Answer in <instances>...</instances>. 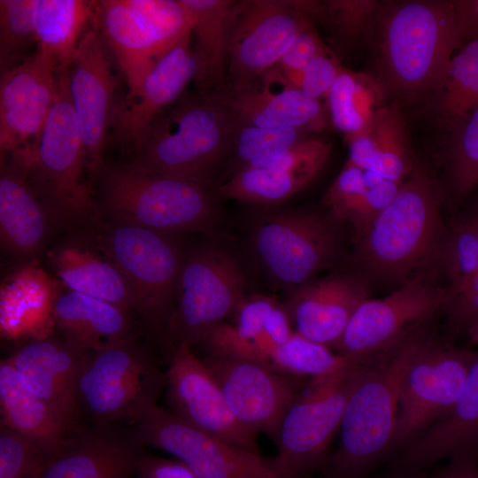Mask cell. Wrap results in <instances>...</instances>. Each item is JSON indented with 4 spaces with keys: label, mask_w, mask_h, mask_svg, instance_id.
Returning <instances> with one entry per match:
<instances>
[{
    "label": "cell",
    "mask_w": 478,
    "mask_h": 478,
    "mask_svg": "<svg viewBox=\"0 0 478 478\" xmlns=\"http://www.w3.org/2000/svg\"><path fill=\"white\" fill-rule=\"evenodd\" d=\"M238 126L323 131L328 116L320 99L292 85L277 67L237 92H218Z\"/></svg>",
    "instance_id": "obj_20"
},
{
    "label": "cell",
    "mask_w": 478,
    "mask_h": 478,
    "mask_svg": "<svg viewBox=\"0 0 478 478\" xmlns=\"http://www.w3.org/2000/svg\"><path fill=\"white\" fill-rule=\"evenodd\" d=\"M133 478H197L182 461L165 459L143 452Z\"/></svg>",
    "instance_id": "obj_51"
},
{
    "label": "cell",
    "mask_w": 478,
    "mask_h": 478,
    "mask_svg": "<svg viewBox=\"0 0 478 478\" xmlns=\"http://www.w3.org/2000/svg\"><path fill=\"white\" fill-rule=\"evenodd\" d=\"M478 104V40L462 45L449 61L443 78L425 103L447 134Z\"/></svg>",
    "instance_id": "obj_36"
},
{
    "label": "cell",
    "mask_w": 478,
    "mask_h": 478,
    "mask_svg": "<svg viewBox=\"0 0 478 478\" xmlns=\"http://www.w3.org/2000/svg\"><path fill=\"white\" fill-rule=\"evenodd\" d=\"M355 358L340 370L312 378L287 411L279 428L274 457L291 478H312L329 458L349 398L374 355Z\"/></svg>",
    "instance_id": "obj_8"
},
{
    "label": "cell",
    "mask_w": 478,
    "mask_h": 478,
    "mask_svg": "<svg viewBox=\"0 0 478 478\" xmlns=\"http://www.w3.org/2000/svg\"><path fill=\"white\" fill-rule=\"evenodd\" d=\"M368 298L362 277L337 273L301 284L284 306L296 332L333 348L358 306Z\"/></svg>",
    "instance_id": "obj_24"
},
{
    "label": "cell",
    "mask_w": 478,
    "mask_h": 478,
    "mask_svg": "<svg viewBox=\"0 0 478 478\" xmlns=\"http://www.w3.org/2000/svg\"><path fill=\"white\" fill-rule=\"evenodd\" d=\"M333 50L320 54L298 70L282 71L288 81L305 94L320 99L328 95L343 70Z\"/></svg>",
    "instance_id": "obj_47"
},
{
    "label": "cell",
    "mask_w": 478,
    "mask_h": 478,
    "mask_svg": "<svg viewBox=\"0 0 478 478\" xmlns=\"http://www.w3.org/2000/svg\"><path fill=\"white\" fill-rule=\"evenodd\" d=\"M191 35L166 53L144 78L137 94L114 110L112 124L116 137L134 149L159 115L194 81L197 66Z\"/></svg>",
    "instance_id": "obj_26"
},
{
    "label": "cell",
    "mask_w": 478,
    "mask_h": 478,
    "mask_svg": "<svg viewBox=\"0 0 478 478\" xmlns=\"http://www.w3.org/2000/svg\"><path fill=\"white\" fill-rule=\"evenodd\" d=\"M96 180L97 211L112 221L172 235L209 233L219 222V197L209 186L107 162Z\"/></svg>",
    "instance_id": "obj_5"
},
{
    "label": "cell",
    "mask_w": 478,
    "mask_h": 478,
    "mask_svg": "<svg viewBox=\"0 0 478 478\" xmlns=\"http://www.w3.org/2000/svg\"><path fill=\"white\" fill-rule=\"evenodd\" d=\"M165 55L191 35L179 0H125Z\"/></svg>",
    "instance_id": "obj_45"
},
{
    "label": "cell",
    "mask_w": 478,
    "mask_h": 478,
    "mask_svg": "<svg viewBox=\"0 0 478 478\" xmlns=\"http://www.w3.org/2000/svg\"><path fill=\"white\" fill-rule=\"evenodd\" d=\"M442 309L454 333L466 331L478 322V272L462 284L447 288Z\"/></svg>",
    "instance_id": "obj_48"
},
{
    "label": "cell",
    "mask_w": 478,
    "mask_h": 478,
    "mask_svg": "<svg viewBox=\"0 0 478 478\" xmlns=\"http://www.w3.org/2000/svg\"><path fill=\"white\" fill-rule=\"evenodd\" d=\"M50 259L68 290L107 301L135 312L132 294L124 276L96 246L66 244L54 251Z\"/></svg>",
    "instance_id": "obj_34"
},
{
    "label": "cell",
    "mask_w": 478,
    "mask_h": 478,
    "mask_svg": "<svg viewBox=\"0 0 478 478\" xmlns=\"http://www.w3.org/2000/svg\"><path fill=\"white\" fill-rule=\"evenodd\" d=\"M291 324L290 317L285 306L276 302L266 317L264 334L275 346L281 345L294 333L291 330Z\"/></svg>",
    "instance_id": "obj_53"
},
{
    "label": "cell",
    "mask_w": 478,
    "mask_h": 478,
    "mask_svg": "<svg viewBox=\"0 0 478 478\" xmlns=\"http://www.w3.org/2000/svg\"><path fill=\"white\" fill-rule=\"evenodd\" d=\"M307 134L291 127L238 126L229 155L234 164L231 174L269 165L308 137Z\"/></svg>",
    "instance_id": "obj_41"
},
{
    "label": "cell",
    "mask_w": 478,
    "mask_h": 478,
    "mask_svg": "<svg viewBox=\"0 0 478 478\" xmlns=\"http://www.w3.org/2000/svg\"><path fill=\"white\" fill-rule=\"evenodd\" d=\"M433 337L425 324L374 355L349 398L339 428V444L320 470L322 478H363L392 451L402 382Z\"/></svg>",
    "instance_id": "obj_3"
},
{
    "label": "cell",
    "mask_w": 478,
    "mask_h": 478,
    "mask_svg": "<svg viewBox=\"0 0 478 478\" xmlns=\"http://www.w3.org/2000/svg\"><path fill=\"white\" fill-rule=\"evenodd\" d=\"M200 358L237 420L275 442L287 411L301 393L292 375L227 353L206 352Z\"/></svg>",
    "instance_id": "obj_16"
},
{
    "label": "cell",
    "mask_w": 478,
    "mask_h": 478,
    "mask_svg": "<svg viewBox=\"0 0 478 478\" xmlns=\"http://www.w3.org/2000/svg\"><path fill=\"white\" fill-rule=\"evenodd\" d=\"M436 272L414 276L385 297L365 300L333 348L348 357L377 353L427 324L442 309L447 293L436 281Z\"/></svg>",
    "instance_id": "obj_15"
},
{
    "label": "cell",
    "mask_w": 478,
    "mask_h": 478,
    "mask_svg": "<svg viewBox=\"0 0 478 478\" xmlns=\"http://www.w3.org/2000/svg\"><path fill=\"white\" fill-rule=\"evenodd\" d=\"M340 225L328 211L274 212L256 223L252 248L273 281L298 287L337 263L343 251Z\"/></svg>",
    "instance_id": "obj_11"
},
{
    "label": "cell",
    "mask_w": 478,
    "mask_h": 478,
    "mask_svg": "<svg viewBox=\"0 0 478 478\" xmlns=\"http://www.w3.org/2000/svg\"><path fill=\"white\" fill-rule=\"evenodd\" d=\"M0 173V234L12 252L31 256L42 246L50 217L32 189L22 164L7 157Z\"/></svg>",
    "instance_id": "obj_29"
},
{
    "label": "cell",
    "mask_w": 478,
    "mask_h": 478,
    "mask_svg": "<svg viewBox=\"0 0 478 478\" xmlns=\"http://www.w3.org/2000/svg\"><path fill=\"white\" fill-rule=\"evenodd\" d=\"M365 46L386 100L425 104L460 48L452 0L378 1Z\"/></svg>",
    "instance_id": "obj_1"
},
{
    "label": "cell",
    "mask_w": 478,
    "mask_h": 478,
    "mask_svg": "<svg viewBox=\"0 0 478 478\" xmlns=\"http://www.w3.org/2000/svg\"><path fill=\"white\" fill-rule=\"evenodd\" d=\"M346 140L348 162L397 183H402L419 163L403 106L397 102L391 101L378 108L368 127Z\"/></svg>",
    "instance_id": "obj_27"
},
{
    "label": "cell",
    "mask_w": 478,
    "mask_h": 478,
    "mask_svg": "<svg viewBox=\"0 0 478 478\" xmlns=\"http://www.w3.org/2000/svg\"><path fill=\"white\" fill-rule=\"evenodd\" d=\"M276 302L268 297L257 295L245 297L234 312L235 335L243 342H253L264 333L266 317Z\"/></svg>",
    "instance_id": "obj_49"
},
{
    "label": "cell",
    "mask_w": 478,
    "mask_h": 478,
    "mask_svg": "<svg viewBox=\"0 0 478 478\" xmlns=\"http://www.w3.org/2000/svg\"><path fill=\"white\" fill-rule=\"evenodd\" d=\"M395 478H424V477H423V475L420 474L419 473H414V474H399Z\"/></svg>",
    "instance_id": "obj_57"
},
{
    "label": "cell",
    "mask_w": 478,
    "mask_h": 478,
    "mask_svg": "<svg viewBox=\"0 0 478 478\" xmlns=\"http://www.w3.org/2000/svg\"><path fill=\"white\" fill-rule=\"evenodd\" d=\"M400 185L347 161L326 191L323 204L340 224H350L356 242L391 202Z\"/></svg>",
    "instance_id": "obj_33"
},
{
    "label": "cell",
    "mask_w": 478,
    "mask_h": 478,
    "mask_svg": "<svg viewBox=\"0 0 478 478\" xmlns=\"http://www.w3.org/2000/svg\"><path fill=\"white\" fill-rule=\"evenodd\" d=\"M466 332L473 343H478V322L469 327Z\"/></svg>",
    "instance_id": "obj_56"
},
{
    "label": "cell",
    "mask_w": 478,
    "mask_h": 478,
    "mask_svg": "<svg viewBox=\"0 0 478 478\" xmlns=\"http://www.w3.org/2000/svg\"><path fill=\"white\" fill-rule=\"evenodd\" d=\"M447 227L440 258V271L449 280L448 288H454L478 272V236L466 210Z\"/></svg>",
    "instance_id": "obj_44"
},
{
    "label": "cell",
    "mask_w": 478,
    "mask_h": 478,
    "mask_svg": "<svg viewBox=\"0 0 478 478\" xmlns=\"http://www.w3.org/2000/svg\"><path fill=\"white\" fill-rule=\"evenodd\" d=\"M143 452L132 432L95 426L73 434L45 455L35 478H133Z\"/></svg>",
    "instance_id": "obj_21"
},
{
    "label": "cell",
    "mask_w": 478,
    "mask_h": 478,
    "mask_svg": "<svg viewBox=\"0 0 478 478\" xmlns=\"http://www.w3.org/2000/svg\"><path fill=\"white\" fill-rule=\"evenodd\" d=\"M478 455V351L465 386L450 410L401 449L399 474L420 473L443 459L475 460Z\"/></svg>",
    "instance_id": "obj_25"
},
{
    "label": "cell",
    "mask_w": 478,
    "mask_h": 478,
    "mask_svg": "<svg viewBox=\"0 0 478 478\" xmlns=\"http://www.w3.org/2000/svg\"><path fill=\"white\" fill-rule=\"evenodd\" d=\"M444 195L431 171L418 163L355 242L360 268L373 278L401 285L420 274L440 270L448 229L442 217Z\"/></svg>",
    "instance_id": "obj_2"
},
{
    "label": "cell",
    "mask_w": 478,
    "mask_h": 478,
    "mask_svg": "<svg viewBox=\"0 0 478 478\" xmlns=\"http://www.w3.org/2000/svg\"><path fill=\"white\" fill-rule=\"evenodd\" d=\"M310 21L296 0L235 1L223 90H242L275 66L297 34Z\"/></svg>",
    "instance_id": "obj_14"
},
{
    "label": "cell",
    "mask_w": 478,
    "mask_h": 478,
    "mask_svg": "<svg viewBox=\"0 0 478 478\" xmlns=\"http://www.w3.org/2000/svg\"><path fill=\"white\" fill-rule=\"evenodd\" d=\"M51 220L72 224L97 206L83 180L86 153L69 89V69L57 71L55 98L40 139L27 155H12Z\"/></svg>",
    "instance_id": "obj_6"
},
{
    "label": "cell",
    "mask_w": 478,
    "mask_h": 478,
    "mask_svg": "<svg viewBox=\"0 0 478 478\" xmlns=\"http://www.w3.org/2000/svg\"><path fill=\"white\" fill-rule=\"evenodd\" d=\"M174 235L112 221L99 229L95 245L124 276L134 312L150 331L164 337L186 255Z\"/></svg>",
    "instance_id": "obj_7"
},
{
    "label": "cell",
    "mask_w": 478,
    "mask_h": 478,
    "mask_svg": "<svg viewBox=\"0 0 478 478\" xmlns=\"http://www.w3.org/2000/svg\"><path fill=\"white\" fill-rule=\"evenodd\" d=\"M434 478H478L475 460H451Z\"/></svg>",
    "instance_id": "obj_54"
},
{
    "label": "cell",
    "mask_w": 478,
    "mask_h": 478,
    "mask_svg": "<svg viewBox=\"0 0 478 478\" xmlns=\"http://www.w3.org/2000/svg\"><path fill=\"white\" fill-rule=\"evenodd\" d=\"M355 358L334 353L329 347L294 332L287 342L276 347L270 364L292 376L315 378L340 370Z\"/></svg>",
    "instance_id": "obj_42"
},
{
    "label": "cell",
    "mask_w": 478,
    "mask_h": 478,
    "mask_svg": "<svg viewBox=\"0 0 478 478\" xmlns=\"http://www.w3.org/2000/svg\"><path fill=\"white\" fill-rule=\"evenodd\" d=\"M332 144L319 137H306L291 150L267 166L245 168L219 184V197L238 202L274 205L305 189L322 170Z\"/></svg>",
    "instance_id": "obj_22"
},
{
    "label": "cell",
    "mask_w": 478,
    "mask_h": 478,
    "mask_svg": "<svg viewBox=\"0 0 478 478\" xmlns=\"http://www.w3.org/2000/svg\"><path fill=\"white\" fill-rule=\"evenodd\" d=\"M60 294L58 283L42 268L28 265L17 270L1 285V323L4 331L27 327L49 316L53 319L54 304Z\"/></svg>",
    "instance_id": "obj_37"
},
{
    "label": "cell",
    "mask_w": 478,
    "mask_h": 478,
    "mask_svg": "<svg viewBox=\"0 0 478 478\" xmlns=\"http://www.w3.org/2000/svg\"><path fill=\"white\" fill-rule=\"evenodd\" d=\"M466 211L468 212L472 219L478 236V199L475 202L472 203V204L466 209Z\"/></svg>",
    "instance_id": "obj_55"
},
{
    "label": "cell",
    "mask_w": 478,
    "mask_h": 478,
    "mask_svg": "<svg viewBox=\"0 0 478 478\" xmlns=\"http://www.w3.org/2000/svg\"><path fill=\"white\" fill-rule=\"evenodd\" d=\"M477 351L434 337L417 355L402 382L392 451L403 449L443 416L461 393Z\"/></svg>",
    "instance_id": "obj_13"
},
{
    "label": "cell",
    "mask_w": 478,
    "mask_h": 478,
    "mask_svg": "<svg viewBox=\"0 0 478 478\" xmlns=\"http://www.w3.org/2000/svg\"><path fill=\"white\" fill-rule=\"evenodd\" d=\"M85 352L62 336L46 335L33 339L8 358L21 382L76 431L82 430L77 378Z\"/></svg>",
    "instance_id": "obj_23"
},
{
    "label": "cell",
    "mask_w": 478,
    "mask_h": 478,
    "mask_svg": "<svg viewBox=\"0 0 478 478\" xmlns=\"http://www.w3.org/2000/svg\"><path fill=\"white\" fill-rule=\"evenodd\" d=\"M236 129L220 93L185 91L150 126L129 164L210 187Z\"/></svg>",
    "instance_id": "obj_4"
},
{
    "label": "cell",
    "mask_w": 478,
    "mask_h": 478,
    "mask_svg": "<svg viewBox=\"0 0 478 478\" xmlns=\"http://www.w3.org/2000/svg\"><path fill=\"white\" fill-rule=\"evenodd\" d=\"M331 50L310 21L297 34L275 66L283 71L298 70L317 56Z\"/></svg>",
    "instance_id": "obj_50"
},
{
    "label": "cell",
    "mask_w": 478,
    "mask_h": 478,
    "mask_svg": "<svg viewBox=\"0 0 478 478\" xmlns=\"http://www.w3.org/2000/svg\"><path fill=\"white\" fill-rule=\"evenodd\" d=\"M326 98L330 121L346 139L364 131L386 100L381 88L369 73H353L345 68L335 81Z\"/></svg>",
    "instance_id": "obj_38"
},
{
    "label": "cell",
    "mask_w": 478,
    "mask_h": 478,
    "mask_svg": "<svg viewBox=\"0 0 478 478\" xmlns=\"http://www.w3.org/2000/svg\"><path fill=\"white\" fill-rule=\"evenodd\" d=\"M93 19L126 80V98H132L164 55L125 0L96 2Z\"/></svg>",
    "instance_id": "obj_30"
},
{
    "label": "cell",
    "mask_w": 478,
    "mask_h": 478,
    "mask_svg": "<svg viewBox=\"0 0 478 478\" xmlns=\"http://www.w3.org/2000/svg\"><path fill=\"white\" fill-rule=\"evenodd\" d=\"M0 405L1 426L30 440L45 455L79 432L21 382L9 358L0 364Z\"/></svg>",
    "instance_id": "obj_32"
},
{
    "label": "cell",
    "mask_w": 478,
    "mask_h": 478,
    "mask_svg": "<svg viewBox=\"0 0 478 478\" xmlns=\"http://www.w3.org/2000/svg\"><path fill=\"white\" fill-rule=\"evenodd\" d=\"M53 320L73 347L88 351L135 339L131 312L110 302L67 290L59 294Z\"/></svg>",
    "instance_id": "obj_28"
},
{
    "label": "cell",
    "mask_w": 478,
    "mask_h": 478,
    "mask_svg": "<svg viewBox=\"0 0 478 478\" xmlns=\"http://www.w3.org/2000/svg\"><path fill=\"white\" fill-rule=\"evenodd\" d=\"M191 36L197 71L194 80L198 92L224 89L229 59V33L235 0H179Z\"/></svg>",
    "instance_id": "obj_31"
},
{
    "label": "cell",
    "mask_w": 478,
    "mask_h": 478,
    "mask_svg": "<svg viewBox=\"0 0 478 478\" xmlns=\"http://www.w3.org/2000/svg\"><path fill=\"white\" fill-rule=\"evenodd\" d=\"M105 42L97 30L85 31L69 69V89L81 135L87 168L96 179L105 163L108 129L113 114L115 81Z\"/></svg>",
    "instance_id": "obj_19"
},
{
    "label": "cell",
    "mask_w": 478,
    "mask_h": 478,
    "mask_svg": "<svg viewBox=\"0 0 478 478\" xmlns=\"http://www.w3.org/2000/svg\"><path fill=\"white\" fill-rule=\"evenodd\" d=\"M313 22L323 25L341 52L365 46L377 0H296Z\"/></svg>",
    "instance_id": "obj_39"
},
{
    "label": "cell",
    "mask_w": 478,
    "mask_h": 478,
    "mask_svg": "<svg viewBox=\"0 0 478 478\" xmlns=\"http://www.w3.org/2000/svg\"><path fill=\"white\" fill-rule=\"evenodd\" d=\"M165 374L136 338L85 352L77 378L81 415L95 426L132 423L157 403Z\"/></svg>",
    "instance_id": "obj_9"
},
{
    "label": "cell",
    "mask_w": 478,
    "mask_h": 478,
    "mask_svg": "<svg viewBox=\"0 0 478 478\" xmlns=\"http://www.w3.org/2000/svg\"><path fill=\"white\" fill-rule=\"evenodd\" d=\"M165 387L172 413L232 446L260 454L257 433L234 415L191 346L182 344L171 352Z\"/></svg>",
    "instance_id": "obj_17"
},
{
    "label": "cell",
    "mask_w": 478,
    "mask_h": 478,
    "mask_svg": "<svg viewBox=\"0 0 478 478\" xmlns=\"http://www.w3.org/2000/svg\"><path fill=\"white\" fill-rule=\"evenodd\" d=\"M96 2L39 0L35 39L37 50L50 58L57 70L70 69Z\"/></svg>",
    "instance_id": "obj_35"
},
{
    "label": "cell",
    "mask_w": 478,
    "mask_h": 478,
    "mask_svg": "<svg viewBox=\"0 0 478 478\" xmlns=\"http://www.w3.org/2000/svg\"><path fill=\"white\" fill-rule=\"evenodd\" d=\"M39 0H0L1 73L26 58L24 52L35 39Z\"/></svg>",
    "instance_id": "obj_43"
},
{
    "label": "cell",
    "mask_w": 478,
    "mask_h": 478,
    "mask_svg": "<svg viewBox=\"0 0 478 478\" xmlns=\"http://www.w3.org/2000/svg\"><path fill=\"white\" fill-rule=\"evenodd\" d=\"M131 425L132 434L143 447L173 455L197 478H291L274 458L232 446L157 403L146 407Z\"/></svg>",
    "instance_id": "obj_12"
},
{
    "label": "cell",
    "mask_w": 478,
    "mask_h": 478,
    "mask_svg": "<svg viewBox=\"0 0 478 478\" xmlns=\"http://www.w3.org/2000/svg\"><path fill=\"white\" fill-rule=\"evenodd\" d=\"M445 147L444 190L461 203L478 187V104L448 134Z\"/></svg>",
    "instance_id": "obj_40"
},
{
    "label": "cell",
    "mask_w": 478,
    "mask_h": 478,
    "mask_svg": "<svg viewBox=\"0 0 478 478\" xmlns=\"http://www.w3.org/2000/svg\"><path fill=\"white\" fill-rule=\"evenodd\" d=\"M57 66L36 50L1 73V160L27 155L36 146L52 107Z\"/></svg>",
    "instance_id": "obj_18"
},
{
    "label": "cell",
    "mask_w": 478,
    "mask_h": 478,
    "mask_svg": "<svg viewBox=\"0 0 478 478\" xmlns=\"http://www.w3.org/2000/svg\"><path fill=\"white\" fill-rule=\"evenodd\" d=\"M245 289L243 267L223 245L209 243L186 254L165 334L170 351L197 344L210 328L234 314Z\"/></svg>",
    "instance_id": "obj_10"
},
{
    "label": "cell",
    "mask_w": 478,
    "mask_h": 478,
    "mask_svg": "<svg viewBox=\"0 0 478 478\" xmlns=\"http://www.w3.org/2000/svg\"><path fill=\"white\" fill-rule=\"evenodd\" d=\"M44 456L33 442L1 426L0 478H35Z\"/></svg>",
    "instance_id": "obj_46"
},
{
    "label": "cell",
    "mask_w": 478,
    "mask_h": 478,
    "mask_svg": "<svg viewBox=\"0 0 478 478\" xmlns=\"http://www.w3.org/2000/svg\"><path fill=\"white\" fill-rule=\"evenodd\" d=\"M460 47L478 40V0H452Z\"/></svg>",
    "instance_id": "obj_52"
}]
</instances>
